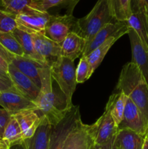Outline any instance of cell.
I'll use <instances>...</instances> for the list:
<instances>
[{"label":"cell","mask_w":148,"mask_h":149,"mask_svg":"<svg viewBox=\"0 0 148 149\" xmlns=\"http://www.w3.org/2000/svg\"><path fill=\"white\" fill-rule=\"evenodd\" d=\"M40 93L35 101L36 111L41 117H44L51 125L59 123L71 110L72 103L57 86L53 85L50 66L46 65L40 71Z\"/></svg>","instance_id":"1"},{"label":"cell","mask_w":148,"mask_h":149,"mask_svg":"<svg viewBox=\"0 0 148 149\" xmlns=\"http://www.w3.org/2000/svg\"><path fill=\"white\" fill-rule=\"evenodd\" d=\"M116 90L123 93L133 101L148 124V84L132 62L127 63L122 68Z\"/></svg>","instance_id":"2"},{"label":"cell","mask_w":148,"mask_h":149,"mask_svg":"<svg viewBox=\"0 0 148 149\" xmlns=\"http://www.w3.org/2000/svg\"><path fill=\"white\" fill-rule=\"evenodd\" d=\"M114 21L108 0H97L86 15L77 19L74 32L84 38L86 44L102 28Z\"/></svg>","instance_id":"3"},{"label":"cell","mask_w":148,"mask_h":149,"mask_svg":"<svg viewBox=\"0 0 148 149\" xmlns=\"http://www.w3.org/2000/svg\"><path fill=\"white\" fill-rule=\"evenodd\" d=\"M74 61L61 56L50 65L52 79L57 83L70 103L76 87V75Z\"/></svg>","instance_id":"4"},{"label":"cell","mask_w":148,"mask_h":149,"mask_svg":"<svg viewBox=\"0 0 148 149\" xmlns=\"http://www.w3.org/2000/svg\"><path fill=\"white\" fill-rule=\"evenodd\" d=\"M94 140V124L86 125L80 117L67 135L62 149H93L95 144Z\"/></svg>","instance_id":"5"},{"label":"cell","mask_w":148,"mask_h":149,"mask_svg":"<svg viewBox=\"0 0 148 149\" xmlns=\"http://www.w3.org/2000/svg\"><path fill=\"white\" fill-rule=\"evenodd\" d=\"M76 21L77 18L73 15H52L43 33L51 40L61 45L67 35L74 31Z\"/></svg>","instance_id":"6"},{"label":"cell","mask_w":148,"mask_h":149,"mask_svg":"<svg viewBox=\"0 0 148 149\" xmlns=\"http://www.w3.org/2000/svg\"><path fill=\"white\" fill-rule=\"evenodd\" d=\"M130 27L126 22L114 21L105 25L97 33L91 41L85 45L81 56H86L94 49L107 42L112 37L120 39L123 35L128 34Z\"/></svg>","instance_id":"7"},{"label":"cell","mask_w":148,"mask_h":149,"mask_svg":"<svg viewBox=\"0 0 148 149\" xmlns=\"http://www.w3.org/2000/svg\"><path fill=\"white\" fill-rule=\"evenodd\" d=\"M52 15L31 8L16 15L17 28L28 33H44Z\"/></svg>","instance_id":"8"},{"label":"cell","mask_w":148,"mask_h":149,"mask_svg":"<svg viewBox=\"0 0 148 149\" xmlns=\"http://www.w3.org/2000/svg\"><path fill=\"white\" fill-rule=\"evenodd\" d=\"M80 117L79 106H73L59 123L52 125L49 149H62L67 135Z\"/></svg>","instance_id":"9"},{"label":"cell","mask_w":148,"mask_h":149,"mask_svg":"<svg viewBox=\"0 0 148 149\" xmlns=\"http://www.w3.org/2000/svg\"><path fill=\"white\" fill-rule=\"evenodd\" d=\"M0 106L11 116L25 110L37 109L35 102L25 97L15 88L0 93Z\"/></svg>","instance_id":"10"},{"label":"cell","mask_w":148,"mask_h":149,"mask_svg":"<svg viewBox=\"0 0 148 149\" xmlns=\"http://www.w3.org/2000/svg\"><path fill=\"white\" fill-rule=\"evenodd\" d=\"M35 50L44 62L50 66L57 58L62 56L59 44L51 40L43 33H30Z\"/></svg>","instance_id":"11"},{"label":"cell","mask_w":148,"mask_h":149,"mask_svg":"<svg viewBox=\"0 0 148 149\" xmlns=\"http://www.w3.org/2000/svg\"><path fill=\"white\" fill-rule=\"evenodd\" d=\"M147 124L137 106L128 97L123 117L118 127V130L129 129L146 137Z\"/></svg>","instance_id":"12"},{"label":"cell","mask_w":148,"mask_h":149,"mask_svg":"<svg viewBox=\"0 0 148 149\" xmlns=\"http://www.w3.org/2000/svg\"><path fill=\"white\" fill-rule=\"evenodd\" d=\"M7 73L15 88L29 100L36 101L40 93V88L12 64L9 65Z\"/></svg>","instance_id":"13"},{"label":"cell","mask_w":148,"mask_h":149,"mask_svg":"<svg viewBox=\"0 0 148 149\" xmlns=\"http://www.w3.org/2000/svg\"><path fill=\"white\" fill-rule=\"evenodd\" d=\"M128 35L131 48V62L138 67L148 84V49L144 46L137 33L131 28Z\"/></svg>","instance_id":"14"},{"label":"cell","mask_w":148,"mask_h":149,"mask_svg":"<svg viewBox=\"0 0 148 149\" xmlns=\"http://www.w3.org/2000/svg\"><path fill=\"white\" fill-rule=\"evenodd\" d=\"M95 129V144L103 145L115 137L118 127L108 109H105L103 114L94 123Z\"/></svg>","instance_id":"15"},{"label":"cell","mask_w":148,"mask_h":149,"mask_svg":"<svg viewBox=\"0 0 148 149\" xmlns=\"http://www.w3.org/2000/svg\"><path fill=\"white\" fill-rule=\"evenodd\" d=\"M11 64L30 78L39 88H41L40 71L46 64L39 63L28 57L17 55H15Z\"/></svg>","instance_id":"16"},{"label":"cell","mask_w":148,"mask_h":149,"mask_svg":"<svg viewBox=\"0 0 148 149\" xmlns=\"http://www.w3.org/2000/svg\"><path fill=\"white\" fill-rule=\"evenodd\" d=\"M23 132V140L31 138L40 125L44 117H41L36 109L25 110L15 115Z\"/></svg>","instance_id":"17"},{"label":"cell","mask_w":148,"mask_h":149,"mask_svg":"<svg viewBox=\"0 0 148 149\" xmlns=\"http://www.w3.org/2000/svg\"><path fill=\"white\" fill-rule=\"evenodd\" d=\"M51 128V124L44 117L34 135L23 141L26 149H49Z\"/></svg>","instance_id":"18"},{"label":"cell","mask_w":148,"mask_h":149,"mask_svg":"<svg viewBox=\"0 0 148 149\" xmlns=\"http://www.w3.org/2000/svg\"><path fill=\"white\" fill-rule=\"evenodd\" d=\"M86 45V40L74 31L68 33L61 43L62 56L73 61L82 55Z\"/></svg>","instance_id":"19"},{"label":"cell","mask_w":148,"mask_h":149,"mask_svg":"<svg viewBox=\"0 0 148 149\" xmlns=\"http://www.w3.org/2000/svg\"><path fill=\"white\" fill-rule=\"evenodd\" d=\"M145 136L129 129L118 130L115 136L116 145L120 149H142Z\"/></svg>","instance_id":"20"},{"label":"cell","mask_w":148,"mask_h":149,"mask_svg":"<svg viewBox=\"0 0 148 149\" xmlns=\"http://www.w3.org/2000/svg\"><path fill=\"white\" fill-rule=\"evenodd\" d=\"M126 23L137 33L144 46L148 49V15L143 13H132Z\"/></svg>","instance_id":"21"},{"label":"cell","mask_w":148,"mask_h":149,"mask_svg":"<svg viewBox=\"0 0 148 149\" xmlns=\"http://www.w3.org/2000/svg\"><path fill=\"white\" fill-rule=\"evenodd\" d=\"M128 97L122 92L112 95L107 101L105 109H108L115 124L118 127L122 122Z\"/></svg>","instance_id":"22"},{"label":"cell","mask_w":148,"mask_h":149,"mask_svg":"<svg viewBox=\"0 0 148 149\" xmlns=\"http://www.w3.org/2000/svg\"><path fill=\"white\" fill-rule=\"evenodd\" d=\"M12 34L21 47L23 53H24V56L31 58V59H33L34 61L41 63L46 64L44 62L43 60L39 56V55L36 53L30 33L17 28L12 32Z\"/></svg>","instance_id":"23"},{"label":"cell","mask_w":148,"mask_h":149,"mask_svg":"<svg viewBox=\"0 0 148 149\" xmlns=\"http://www.w3.org/2000/svg\"><path fill=\"white\" fill-rule=\"evenodd\" d=\"M118 39L119 38L118 37L110 38L107 42L94 49L91 53L86 56L87 61H88L89 65V77H91L94 71L97 69V67L100 65L102 61H103L109 49L117 42Z\"/></svg>","instance_id":"24"},{"label":"cell","mask_w":148,"mask_h":149,"mask_svg":"<svg viewBox=\"0 0 148 149\" xmlns=\"http://www.w3.org/2000/svg\"><path fill=\"white\" fill-rule=\"evenodd\" d=\"M23 141V132L15 116H12L5 128L1 143L9 148L13 146L22 143Z\"/></svg>","instance_id":"25"},{"label":"cell","mask_w":148,"mask_h":149,"mask_svg":"<svg viewBox=\"0 0 148 149\" xmlns=\"http://www.w3.org/2000/svg\"><path fill=\"white\" fill-rule=\"evenodd\" d=\"M80 0H32V7L42 12H48L50 8L60 7L66 9L68 15H73L74 8Z\"/></svg>","instance_id":"26"},{"label":"cell","mask_w":148,"mask_h":149,"mask_svg":"<svg viewBox=\"0 0 148 149\" xmlns=\"http://www.w3.org/2000/svg\"><path fill=\"white\" fill-rule=\"evenodd\" d=\"M108 1L114 20L127 21L132 15L131 0H108Z\"/></svg>","instance_id":"27"},{"label":"cell","mask_w":148,"mask_h":149,"mask_svg":"<svg viewBox=\"0 0 148 149\" xmlns=\"http://www.w3.org/2000/svg\"><path fill=\"white\" fill-rule=\"evenodd\" d=\"M0 3L1 10L15 15L33 8L32 0H0Z\"/></svg>","instance_id":"28"},{"label":"cell","mask_w":148,"mask_h":149,"mask_svg":"<svg viewBox=\"0 0 148 149\" xmlns=\"http://www.w3.org/2000/svg\"><path fill=\"white\" fill-rule=\"evenodd\" d=\"M0 45L13 55L24 56L23 49L12 33L0 31Z\"/></svg>","instance_id":"29"},{"label":"cell","mask_w":148,"mask_h":149,"mask_svg":"<svg viewBox=\"0 0 148 149\" xmlns=\"http://www.w3.org/2000/svg\"><path fill=\"white\" fill-rule=\"evenodd\" d=\"M17 28L15 15L0 9V31L12 33Z\"/></svg>","instance_id":"30"},{"label":"cell","mask_w":148,"mask_h":149,"mask_svg":"<svg viewBox=\"0 0 148 149\" xmlns=\"http://www.w3.org/2000/svg\"><path fill=\"white\" fill-rule=\"evenodd\" d=\"M77 84H81L86 81L89 77V65L86 56H81L75 69Z\"/></svg>","instance_id":"31"},{"label":"cell","mask_w":148,"mask_h":149,"mask_svg":"<svg viewBox=\"0 0 148 149\" xmlns=\"http://www.w3.org/2000/svg\"><path fill=\"white\" fill-rule=\"evenodd\" d=\"M14 56L15 55L10 53L0 45V68L7 71L9 65L11 63Z\"/></svg>","instance_id":"32"},{"label":"cell","mask_w":148,"mask_h":149,"mask_svg":"<svg viewBox=\"0 0 148 149\" xmlns=\"http://www.w3.org/2000/svg\"><path fill=\"white\" fill-rule=\"evenodd\" d=\"M131 11L148 15V0H131Z\"/></svg>","instance_id":"33"},{"label":"cell","mask_w":148,"mask_h":149,"mask_svg":"<svg viewBox=\"0 0 148 149\" xmlns=\"http://www.w3.org/2000/svg\"><path fill=\"white\" fill-rule=\"evenodd\" d=\"M12 116L4 109H0V142H1L4 130Z\"/></svg>","instance_id":"34"},{"label":"cell","mask_w":148,"mask_h":149,"mask_svg":"<svg viewBox=\"0 0 148 149\" xmlns=\"http://www.w3.org/2000/svg\"><path fill=\"white\" fill-rule=\"evenodd\" d=\"M15 88L11 80L5 79L0 77V93Z\"/></svg>","instance_id":"35"},{"label":"cell","mask_w":148,"mask_h":149,"mask_svg":"<svg viewBox=\"0 0 148 149\" xmlns=\"http://www.w3.org/2000/svg\"><path fill=\"white\" fill-rule=\"evenodd\" d=\"M102 149H118L117 145L115 143V137H114L107 143L102 145Z\"/></svg>","instance_id":"36"},{"label":"cell","mask_w":148,"mask_h":149,"mask_svg":"<svg viewBox=\"0 0 148 149\" xmlns=\"http://www.w3.org/2000/svg\"><path fill=\"white\" fill-rule=\"evenodd\" d=\"M0 77L3 79H5L10 80V77H9V74L7 73V71H4V69H2L1 68H0Z\"/></svg>","instance_id":"37"},{"label":"cell","mask_w":148,"mask_h":149,"mask_svg":"<svg viewBox=\"0 0 148 149\" xmlns=\"http://www.w3.org/2000/svg\"><path fill=\"white\" fill-rule=\"evenodd\" d=\"M8 149H26V147H25L24 142H23L22 143L10 147V148H9Z\"/></svg>","instance_id":"38"},{"label":"cell","mask_w":148,"mask_h":149,"mask_svg":"<svg viewBox=\"0 0 148 149\" xmlns=\"http://www.w3.org/2000/svg\"><path fill=\"white\" fill-rule=\"evenodd\" d=\"M142 149H148V138L145 137Z\"/></svg>","instance_id":"39"},{"label":"cell","mask_w":148,"mask_h":149,"mask_svg":"<svg viewBox=\"0 0 148 149\" xmlns=\"http://www.w3.org/2000/svg\"><path fill=\"white\" fill-rule=\"evenodd\" d=\"M93 149H102V145H96V144H94Z\"/></svg>","instance_id":"40"},{"label":"cell","mask_w":148,"mask_h":149,"mask_svg":"<svg viewBox=\"0 0 148 149\" xmlns=\"http://www.w3.org/2000/svg\"><path fill=\"white\" fill-rule=\"evenodd\" d=\"M0 149H8V148H7V146H4V145H3L1 147V148H0Z\"/></svg>","instance_id":"41"},{"label":"cell","mask_w":148,"mask_h":149,"mask_svg":"<svg viewBox=\"0 0 148 149\" xmlns=\"http://www.w3.org/2000/svg\"><path fill=\"white\" fill-rule=\"evenodd\" d=\"M146 138H148V124H147V133H146Z\"/></svg>","instance_id":"42"},{"label":"cell","mask_w":148,"mask_h":149,"mask_svg":"<svg viewBox=\"0 0 148 149\" xmlns=\"http://www.w3.org/2000/svg\"><path fill=\"white\" fill-rule=\"evenodd\" d=\"M3 145H4V144H3V143H1V142H0V148H1V146H3Z\"/></svg>","instance_id":"43"},{"label":"cell","mask_w":148,"mask_h":149,"mask_svg":"<svg viewBox=\"0 0 148 149\" xmlns=\"http://www.w3.org/2000/svg\"><path fill=\"white\" fill-rule=\"evenodd\" d=\"M117 147H118V149H120V148H119V147H118V146H117Z\"/></svg>","instance_id":"44"},{"label":"cell","mask_w":148,"mask_h":149,"mask_svg":"<svg viewBox=\"0 0 148 149\" xmlns=\"http://www.w3.org/2000/svg\"><path fill=\"white\" fill-rule=\"evenodd\" d=\"M0 9H1V3H0Z\"/></svg>","instance_id":"45"}]
</instances>
